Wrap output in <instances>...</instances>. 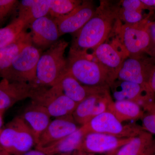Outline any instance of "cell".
Segmentation results:
<instances>
[{"label": "cell", "instance_id": "15", "mask_svg": "<svg viewBox=\"0 0 155 155\" xmlns=\"http://www.w3.org/2000/svg\"><path fill=\"white\" fill-rule=\"evenodd\" d=\"M132 138H119L104 134L89 133L84 136L77 150L91 154L108 153L126 144Z\"/></svg>", "mask_w": 155, "mask_h": 155}, {"label": "cell", "instance_id": "21", "mask_svg": "<svg viewBox=\"0 0 155 155\" xmlns=\"http://www.w3.org/2000/svg\"><path fill=\"white\" fill-rule=\"evenodd\" d=\"M84 136L83 131L79 127L75 132L52 144L35 149L41 151L46 155H58L72 153L78 150Z\"/></svg>", "mask_w": 155, "mask_h": 155}, {"label": "cell", "instance_id": "2", "mask_svg": "<svg viewBox=\"0 0 155 155\" xmlns=\"http://www.w3.org/2000/svg\"><path fill=\"white\" fill-rule=\"evenodd\" d=\"M68 44L64 39L59 40L41 54L37 66L35 86H54L67 72V61L64 53Z\"/></svg>", "mask_w": 155, "mask_h": 155}, {"label": "cell", "instance_id": "16", "mask_svg": "<svg viewBox=\"0 0 155 155\" xmlns=\"http://www.w3.org/2000/svg\"><path fill=\"white\" fill-rule=\"evenodd\" d=\"M79 127L72 115L56 118L41 135L35 148L52 144L75 132Z\"/></svg>", "mask_w": 155, "mask_h": 155}, {"label": "cell", "instance_id": "26", "mask_svg": "<svg viewBox=\"0 0 155 155\" xmlns=\"http://www.w3.org/2000/svg\"><path fill=\"white\" fill-rule=\"evenodd\" d=\"M80 0H49V13L55 19L66 15L82 2Z\"/></svg>", "mask_w": 155, "mask_h": 155}, {"label": "cell", "instance_id": "38", "mask_svg": "<svg viewBox=\"0 0 155 155\" xmlns=\"http://www.w3.org/2000/svg\"><path fill=\"white\" fill-rule=\"evenodd\" d=\"M72 153H64V154H62L58 155H71L72 154Z\"/></svg>", "mask_w": 155, "mask_h": 155}, {"label": "cell", "instance_id": "20", "mask_svg": "<svg viewBox=\"0 0 155 155\" xmlns=\"http://www.w3.org/2000/svg\"><path fill=\"white\" fill-rule=\"evenodd\" d=\"M49 0H22L18 4V17L25 22L26 27L36 19L48 16Z\"/></svg>", "mask_w": 155, "mask_h": 155}, {"label": "cell", "instance_id": "22", "mask_svg": "<svg viewBox=\"0 0 155 155\" xmlns=\"http://www.w3.org/2000/svg\"><path fill=\"white\" fill-rule=\"evenodd\" d=\"M31 44L30 33L24 30L15 41L0 48V76L21 51L26 46Z\"/></svg>", "mask_w": 155, "mask_h": 155}, {"label": "cell", "instance_id": "35", "mask_svg": "<svg viewBox=\"0 0 155 155\" xmlns=\"http://www.w3.org/2000/svg\"><path fill=\"white\" fill-rule=\"evenodd\" d=\"M71 155H93V154L81 150H75L72 153Z\"/></svg>", "mask_w": 155, "mask_h": 155}, {"label": "cell", "instance_id": "14", "mask_svg": "<svg viewBox=\"0 0 155 155\" xmlns=\"http://www.w3.org/2000/svg\"><path fill=\"white\" fill-rule=\"evenodd\" d=\"M93 52L107 73L110 88L117 79L122 63L127 57L106 41L95 49Z\"/></svg>", "mask_w": 155, "mask_h": 155}, {"label": "cell", "instance_id": "17", "mask_svg": "<svg viewBox=\"0 0 155 155\" xmlns=\"http://www.w3.org/2000/svg\"><path fill=\"white\" fill-rule=\"evenodd\" d=\"M35 86L26 83L0 81V110H5L19 101L30 98Z\"/></svg>", "mask_w": 155, "mask_h": 155}, {"label": "cell", "instance_id": "18", "mask_svg": "<svg viewBox=\"0 0 155 155\" xmlns=\"http://www.w3.org/2000/svg\"><path fill=\"white\" fill-rule=\"evenodd\" d=\"M55 85L59 87L66 96L77 104L103 89L110 87H93L84 85L67 72V70Z\"/></svg>", "mask_w": 155, "mask_h": 155}, {"label": "cell", "instance_id": "3", "mask_svg": "<svg viewBox=\"0 0 155 155\" xmlns=\"http://www.w3.org/2000/svg\"><path fill=\"white\" fill-rule=\"evenodd\" d=\"M36 145L32 131L20 116L0 131V147L10 154L22 155Z\"/></svg>", "mask_w": 155, "mask_h": 155}, {"label": "cell", "instance_id": "40", "mask_svg": "<svg viewBox=\"0 0 155 155\" xmlns=\"http://www.w3.org/2000/svg\"><path fill=\"white\" fill-rule=\"evenodd\" d=\"M154 8H155V4H154Z\"/></svg>", "mask_w": 155, "mask_h": 155}, {"label": "cell", "instance_id": "31", "mask_svg": "<svg viewBox=\"0 0 155 155\" xmlns=\"http://www.w3.org/2000/svg\"><path fill=\"white\" fill-rule=\"evenodd\" d=\"M143 130L155 134V114H149L144 116L142 118Z\"/></svg>", "mask_w": 155, "mask_h": 155}, {"label": "cell", "instance_id": "7", "mask_svg": "<svg viewBox=\"0 0 155 155\" xmlns=\"http://www.w3.org/2000/svg\"><path fill=\"white\" fill-rule=\"evenodd\" d=\"M30 99L31 102L41 106L51 117L55 118L72 115L78 104L66 96L57 85L35 87Z\"/></svg>", "mask_w": 155, "mask_h": 155}, {"label": "cell", "instance_id": "36", "mask_svg": "<svg viewBox=\"0 0 155 155\" xmlns=\"http://www.w3.org/2000/svg\"><path fill=\"white\" fill-rule=\"evenodd\" d=\"M5 110H0V131L2 130V127L3 124V114H4Z\"/></svg>", "mask_w": 155, "mask_h": 155}, {"label": "cell", "instance_id": "27", "mask_svg": "<svg viewBox=\"0 0 155 155\" xmlns=\"http://www.w3.org/2000/svg\"><path fill=\"white\" fill-rule=\"evenodd\" d=\"M120 7V6H119ZM143 11H131L125 10L119 8V18L120 21L125 22L126 24H134L140 22L148 16H144L143 14Z\"/></svg>", "mask_w": 155, "mask_h": 155}, {"label": "cell", "instance_id": "23", "mask_svg": "<svg viewBox=\"0 0 155 155\" xmlns=\"http://www.w3.org/2000/svg\"><path fill=\"white\" fill-rule=\"evenodd\" d=\"M154 140L152 134L144 130L126 144L108 153V155H142L149 148Z\"/></svg>", "mask_w": 155, "mask_h": 155}, {"label": "cell", "instance_id": "13", "mask_svg": "<svg viewBox=\"0 0 155 155\" xmlns=\"http://www.w3.org/2000/svg\"><path fill=\"white\" fill-rule=\"evenodd\" d=\"M96 8L92 1H83L68 14L54 19L61 36L78 31L93 16Z\"/></svg>", "mask_w": 155, "mask_h": 155}, {"label": "cell", "instance_id": "39", "mask_svg": "<svg viewBox=\"0 0 155 155\" xmlns=\"http://www.w3.org/2000/svg\"><path fill=\"white\" fill-rule=\"evenodd\" d=\"M2 150H3L2 149V148H1V147H0V151Z\"/></svg>", "mask_w": 155, "mask_h": 155}, {"label": "cell", "instance_id": "34", "mask_svg": "<svg viewBox=\"0 0 155 155\" xmlns=\"http://www.w3.org/2000/svg\"><path fill=\"white\" fill-rule=\"evenodd\" d=\"M155 152V139L153 144L142 155H152Z\"/></svg>", "mask_w": 155, "mask_h": 155}, {"label": "cell", "instance_id": "37", "mask_svg": "<svg viewBox=\"0 0 155 155\" xmlns=\"http://www.w3.org/2000/svg\"><path fill=\"white\" fill-rule=\"evenodd\" d=\"M0 155H11V154H10L8 152L3 150L0 151Z\"/></svg>", "mask_w": 155, "mask_h": 155}, {"label": "cell", "instance_id": "5", "mask_svg": "<svg viewBox=\"0 0 155 155\" xmlns=\"http://www.w3.org/2000/svg\"><path fill=\"white\" fill-rule=\"evenodd\" d=\"M67 72L85 86L109 87L107 73L99 63L88 59L85 54H69Z\"/></svg>", "mask_w": 155, "mask_h": 155}, {"label": "cell", "instance_id": "10", "mask_svg": "<svg viewBox=\"0 0 155 155\" xmlns=\"http://www.w3.org/2000/svg\"><path fill=\"white\" fill-rule=\"evenodd\" d=\"M155 67V58L145 54L129 56L123 61L116 80L149 87L150 76Z\"/></svg>", "mask_w": 155, "mask_h": 155}, {"label": "cell", "instance_id": "30", "mask_svg": "<svg viewBox=\"0 0 155 155\" xmlns=\"http://www.w3.org/2000/svg\"><path fill=\"white\" fill-rule=\"evenodd\" d=\"M148 32L150 37V44L146 54L155 58V15L154 19L150 20L149 23Z\"/></svg>", "mask_w": 155, "mask_h": 155}, {"label": "cell", "instance_id": "12", "mask_svg": "<svg viewBox=\"0 0 155 155\" xmlns=\"http://www.w3.org/2000/svg\"><path fill=\"white\" fill-rule=\"evenodd\" d=\"M28 26L32 45L41 51L48 49L61 36L57 23L51 17H42Z\"/></svg>", "mask_w": 155, "mask_h": 155}, {"label": "cell", "instance_id": "9", "mask_svg": "<svg viewBox=\"0 0 155 155\" xmlns=\"http://www.w3.org/2000/svg\"><path fill=\"white\" fill-rule=\"evenodd\" d=\"M112 98L116 101H128L140 106L149 114H155V94L150 87L116 80L110 87Z\"/></svg>", "mask_w": 155, "mask_h": 155}, {"label": "cell", "instance_id": "6", "mask_svg": "<svg viewBox=\"0 0 155 155\" xmlns=\"http://www.w3.org/2000/svg\"><path fill=\"white\" fill-rule=\"evenodd\" d=\"M41 51L32 44L26 46L0 77L12 82L28 83L35 86L37 66Z\"/></svg>", "mask_w": 155, "mask_h": 155}, {"label": "cell", "instance_id": "1", "mask_svg": "<svg viewBox=\"0 0 155 155\" xmlns=\"http://www.w3.org/2000/svg\"><path fill=\"white\" fill-rule=\"evenodd\" d=\"M119 2L101 1L93 16L73 34L69 54H84L94 51L106 41L120 19Z\"/></svg>", "mask_w": 155, "mask_h": 155}, {"label": "cell", "instance_id": "28", "mask_svg": "<svg viewBox=\"0 0 155 155\" xmlns=\"http://www.w3.org/2000/svg\"><path fill=\"white\" fill-rule=\"evenodd\" d=\"M17 0H0V27L18 8Z\"/></svg>", "mask_w": 155, "mask_h": 155}, {"label": "cell", "instance_id": "33", "mask_svg": "<svg viewBox=\"0 0 155 155\" xmlns=\"http://www.w3.org/2000/svg\"><path fill=\"white\" fill-rule=\"evenodd\" d=\"M21 155H46L45 153L35 149V150H31Z\"/></svg>", "mask_w": 155, "mask_h": 155}, {"label": "cell", "instance_id": "19", "mask_svg": "<svg viewBox=\"0 0 155 155\" xmlns=\"http://www.w3.org/2000/svg\"><path fill=\"white\" fill-rule=\"evenodd\" d=\"M20 116L32 131L37 145L51 122V116L44 108L31 102Z\"/></svg>", "mask_w": 155, "mask_h": 155}, {"label": "cell", "instance_id": "32", "mask_svg": "<svg viewBox=\"0 0 155 155\" xmlns=\"http://www.w3.org/2000/svg\"><path fill=\"white\" fill-rule=\"evenodd\" d=\"M148 84L150 88L155 94V67L150 76Z\"/></svg>", "mask_w": 155, "mask_h": 155}, {"label": "cell", "instance_id": "11", "mask_svg": "<svg viewBox=\"0 0 155 155\" xmlns=\"http://www.w3.org/2000/svg\"><path fill=\"white\" fill-rule=\"evenodd\" d=\"M110 89L109 87L103 89L78 103L72 114L77 124L82 126L96 116L108 111L109 105L114 101Z\"/></svg>", "mask_w": 155, "mask_h": 155}, {"label": "cell", "instance_id": "8", "mask_svg": "<svg viewBox=\"0 0 155 155\" xmlns=\"http://www.w3.org/2000/svg\"><path fill=\"white\" fill-rule=\"evenodd\" d=\"M84 135L91 133L104 134L119 137L131 138L142 132V127L135 124L123 125L110 111L98 115L80 127Z\"/></svg>", "mask_w": 155, "mask_h": 155}, {"label": "cell", "instance_id": "4", "mask_svg": "<svg viewBox=\"0 0 155 155\" xmlns=\"http://www.w3.org/2000/svg\"><path fill=\"white\" fill-rule=\"evenodd\" d=\"M152 15L134 24H122L120 20L113 31L129 56L146 54L150 44L149 23Z\"/></svg>", "mask_w": 155, "mask_h": 155}, {"label": "cell", "instance_id": "29", "mask_svg": "<svg viewBox=\"0 0 155 155\" xmlns=\"http://www.w3.org/2000/svg\"><path fill=\"white\" fill-rule=\"evenodd\" d=\"M119 6L121 8L131 11H141L145 9H152L144 5L139 0H124L119 2Z\"/></svg>", "mask_w": 155, "mask_h": 155}, {"label": "cell", "instance_id": "41", "mask_svg": "<svg viewBox=\"0 0 155 155\" xmlns=\"http://www.w3.org/2000/svg\"><path fill=\"white\" fill-rule=\"evenodd\" d=\"M152 155H155V152Z\"/></svg>", "mask_w": 155, "mask_h": 155}, {"label": "cell", "instance_id": "25", "mask_svg": "<svg viewBox=\"0 0 155 155\" xmlns=\"http://www.w3.org/2000/svg\"><path fill=\"white\" fill-rule=\"evenodd\" d=\"M25 28V22L17 17L5 27L0 28V48L15 41Z\"/></svg>", "mask_w": 155, "mask_h": 155}, {"label": "cell", "instance_id": "24", "mask_svg": "<svg viewBox=\"0 0 155 155\" xmlns=\"http://www.w3.org/2000/svg\"><path fill=\"white\" fill-rule=\"evenodd\" d=\"M108 111L121 122L142 119L144 116V112L140 106L128 101H113L109 105Z\"/></svg>", "mask_w": 155, "mask_h": 155}]
</instances>
